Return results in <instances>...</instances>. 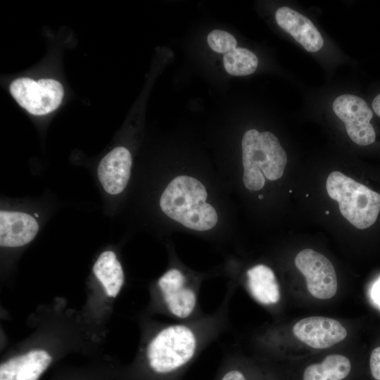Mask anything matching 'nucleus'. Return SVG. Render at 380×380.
<instances>
[{
	"label": "nucleus",
	"instance_id": "f257e3e1",
	"mask_svg": "<svg viewBox=\"0 0 380 380\" xmlns=\"http://www.w3.org/2000/svg\"><path fill=\"white\" fill-rule=\"evenodd\" d=\"M243 182L252 191L261 189L265 178H281L287 163V156L278 139L270 132L255 129L246 131L242 138Z\"/></svg>",
	"mask_w": 380,
	"mask_h": 380
},
{
	"label": "nucleus",
	"instance_id": "f03ea898",
	"mask_svg": "<svg viewBox=\"0 0 380 380\" xmlns=\"http://www.w3.org/2000/svg\"><path fill=\"white\" fill-rule=\"evenodd\" d=\"M197 338L194 331L182 324H173L160 330L146 350L148 372L160 379L173 378L196 355Z\"/></svg>",
	"mask_w": 380,
	"mask_h": 380
},
{
	"label": "nucleus",
	"instance_id": "7ed1b4c3",
	"mask_svg": "<svg viewBox=\"0 0 380 380\" xmlns=\"http://www.w3.org/2000/svg\"><path fill=\"white\" fill-rule=\"evenodd\" d=\"M329 197L338 203L341 215L357 229L372 226L380 211V194L338 171L327 179Z\"/></svg>",
	"mask_w": 380,
	"mask_h": 380
},
{
	"label": "nucleus",
	"instance_id": "20e7f679",
	"mask_svg": "<svg viewBox=\"0 0 380 380\" xmlns=\"http://www.w3.org/2000/svg\"><path fill=\"white\" fill-rule=\"evenodd\" d=\"M9 90L21 107L35 115L56 110L64 96L61 83L50 78L35 81L30 77H18L11 83Z\"/></svg>",
	"mask_w": 380,
	"mask_h": 380
},
{
	"label": "nucleus",
	"instance_id": "39448f33",
	"mask_svg": "<svg viewBox=\"0 0 380 380\" xmlns=\"http://www.w3.org/2000/svg\"><path fill=\"white\" fill-rule=\"evenodd\" d=\"M207 196L206 189L199 180L191 176L179 175L163 192L160 206L167 216L182 224L206 203Z\"/></svg>",
	"mask_w": 380,
	"mask_h": 380
},
{
	"label": "nucleus",
	"instance_id": "423d86ee",
	"mask_svg": "<svg viewBox=\"0 0 380 380\" xmlns=\"http://www.w3.org/2000/svg\"><path fill=\"white\" fill-rule=\"evenodd\" d=\"M295 265L306 280L309 293L318 299H329L337 291V278L331 261L324 255L306 248L295 258Z\"/></svg>",
	"mask_w": 380,
	"mask_h": 380
},
{
	"label": "nucleus",
	"instance_id": "0eeeda50",
	"mask_svg": "<svg viewBox=\"0 0 380 380\" xmlns=\"http://www.w3.org/2000/svg\"><path fill=\"white\" fill-rule=\"evenodd\" d=\"M333 110L345 124L346 132L355 144L367 146L376 139L370 120L373 113L362 98L353 94H343L333 102Z\"/></svg>",
	"mask_w": 380,
	"mask_h": 380
},
{
	"label": "nucleus",
	"instance_id": "6e6552de",
	"mask_svg": "<svg viewBox=\"0 0 380 380\" xmlns=\"http://www.w3.org/2000/svg\"><path fill=\"white\" fill-rule=\"evenodd\" d=\"M293 332L300 341L317 349L331 347L347 336V330L338 321L319 316L299 320L293 326Z\"/></svg>",
	"mask_w": 380,
	"mask_h": 380
},
{
	"label": "nucleus",
	"instance_id": "1a4fd4ad",
	"mask_svg": "<svg viewBox=\"0 0 380 380\" xmlns=\"http://www.w3.org/2000/svg\"><path fill=\"white\" fill-rule=\"evenodd\" d=\"M158 286L170 312L184 319L194 312L196 305L194 291L186 286L184 274L177 269L166 272L158 280Z\"/></svg>",
	"mask_w": 380,
	"mask_h": 380
},
{
	"label": "nucleus",
	"instance_id": "9d476101",
	"mask_svg": "<svg viewBox=\"0 0 380 380\" xmlns=\"http://www.w3.org/2000/svg\"><path fill=\"white\" fill-rule=\"evenodd\" d=\"M53 357L45 350L34 349L13 356L0 365V380H39Z\"/></svg>",
	"mask_w": 380,
	"mask_h": 380
},
{
	"label": "nucleus",
	"instance_id": "9b49d317",
	"mask_svg": "<svg viewBox=\"0 0 380 380\" xmlns=\"http://www.w3.org/2000/svg\"><path fill=\"white\" fill-rule=\"evenodd\" d=\"M132 163L129 151L122 146L115 148L102 158L98 177L107 193L115 195L125 189L130 177Z\"/></svg>",
	"mask_w": 380,
	"mask_h": 380
},
{
	"label": "nucleus",
	"instance_id": "f8f14e48",
	"mask_svg": "<svg viewBox=\"0 0 380 380\" xmlns=\"http://www.w3.org/2000/svg\"><path fill=\"white\" fill-rule=\"evenodd\" d=\"M278 25L309 52H317L324 45V39L312 22L298 11L287 7L279 8L275 13Z\"/></svg>",
	"mask_w": 380,
	"mask_h": 380
},
{
	"label": "nucleus",
	"instance_id": "ddd939ff",
	"mask_svg": "<svg viewBox=\"0 0 380 380\" xmlns=\"http://www.w3.org/2000/svg\"><path fill=\"white\" fill-rule=\"evenodd\" d=\"M39 229L37 220L21 212H0V245L18 247L30 242Z\"/></svg>",
	"mask_w": 380,
	"mask_h": 380
},
{
	"label": "nucleus",
	"instance_id": "4468645a",
	"mask_svg": "<svg viewBox=\"0 0 380 380\" xmlns=\"http://www.w3.org/2000/svg\"><path fill=\"white\" fill-rule=\"evenodd\" d=\"M247 286L252 296L260 303L272 305L280 299L279 286L272 270L260 264L246 273Z\"/></svg>",
	"mask_w": 380,
	"mask_h": 380
},
{
	"label": "nucleus",
	"instance_id": "2eb2a0df",
	"mask_svg": "<svg viewBox=\"0 0 380 380\" xmlns=\"http://www.w3.org/2000/svg\"><path fill=\"white\" fill-rule=\"evenodd\" d=\"M93 272L108 296L115 297L119 293L124 282V273L114 252H103L96 261Z\"/></svg>",
	"mask_w": 380,
	"mask_h": 380
},
{
	"label": "nucleus",
	"instance_id": "dca6fc26",
	"mask_svg": "<svg viewBox=\"0 0 380 380\" xmlns=\"http://www.w3.org/2000/svg\"><path fill=\"white\" fill-rule=\"evenodd\" d=\"M350 368V360L346 357L329 355L321 363L308 366L303 380H342L348 375Z\"/></svg>",
	"mask_w": 380,
	"mask_h": 380
},
{
	"label": "nucleus",
	"instance_id": "f3484780",
	"mask_svg": "<svg viewBox=\"0 0 380 380\" xmlns=\"http://www.w3.org/2000/svg\"><path fill=\"white\" fill-rule=\"evenodd\" d=\"M223 63L225 70L230 75H248L256 70L258 58L251 51L236 47L224 54Z\"/></svg>",
	"mask_w": 380,
	"mask_h": 380
},
{
	"label": "nucleus",
	"instance_id": "a211bd4d",
	"mask_svg": "<svg viewBox=\"0 0 380 380\" xmlns=\"http://www.w3.org/2000/svg\"><path fill=\"white\" fill-rule=\"evenodd\" d=\"M210 48L220 53H227L236 48L237 42L230 33L220 30L211 31L207 37Z\"/></svg>",
	"mask_w": 380,
	"mask_h": 380
},
{
	"label": "nucleus",
	"instance_id": "6ab92c4d",
	"mask_svg": "<svg viewBox=\"0 0 380 380\" xmlns=\"http://www.w3.org/2000/svg\"><path fill=\"white\" fill-rule=\"evenodd\" d=\"M369 367L372 375L376 380H380V346L374 348L370 355Z\"/></svg>",
	"mask_w": 380,
	"mask_h": 380
},
{
	"label": "nucleus",
	"instance_id": "aec40b11",
	"mask_svg": "<svg viewBox=\"0 0 380 380\" xmlns=\"http://www.w3.org/2000/svg\"><path fill=\"white\" fill-rule=\"evenodd\" d=\"M218 380H248L244 373L236 368H227L221 374Z\"/></svg>",
	"mask_w": 380,
	"mask_h": 380
},
{
	"label": "nucleus",
	"instance_id": "412c9836",
	"mask_svg": "<svg viewBox=\"0 0 380 380\" xmlns=\"http://www.w3.org/2000/svg\"><path fill=\"white\" fill-rule=\"evenodd\" d=\"M372 108L376 115L380 117V94L374 99Z\"/></svg>",
	"mask_w": 380,
	"mask_h": 380
},
{
	"label": "nucleus",
	"instance_id": "4be33fe9",
	"mask_svg": "<svg viewBox=\"0 0 380 380\" xmlns=\"http://www.w3.org/2000/svg\"><path fill=\"white\" fill-rule=\"evenodd\" d=\"M263 198V197H262V195H260V196H259V198H260V199H261V198Z\"/></svg>",
	"mask_w": 380,
	"mask_h": 380
},
{
	"label": "nucleus",
	"instance_id": "5701e85b",
	"mask_svg": "<svg viewBox=\"0 0 380 380\" xmlns=\"http://www.w3.org/2000/svg\"><path fill=\"white\" fill-rule=\"evenodd\" d=\"M325 213H326L327 215H328V214L329 213V212L328 210H327V211L325 212Z\"/></svg>",
	"mask_w": 380,
	"mask_h": 380
}]
</instances>
